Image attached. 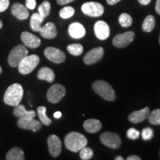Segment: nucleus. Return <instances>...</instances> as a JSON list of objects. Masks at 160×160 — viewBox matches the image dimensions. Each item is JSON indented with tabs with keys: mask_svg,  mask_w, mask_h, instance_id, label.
<instances>
[{
	"mask_svg": "<svg viewBox=\"0 0 160 160\" xmlns=\"http://www.w3.org/2000/svg\"><path fill=\"white\" fill-rule=\"evenodd\" d=\"M159 156H160V151H159Z\"/></svg>",
	"mask_w": 160,
	"mask_h": 160,
	"instance_id": "47",
	"label": "nucleus"
},
{
	"mask_svg": "<svg viewBox=\"0 0 160 160\" xmlns=\"http://www.w3.org/2000/svg\"><path fill=\"white\" fill-rule=\"evenodd\" d=\"M68 51L73 56H80L83 52V47L81 44H71L67 47Z\"/></svg>",
	"mask_w": 160,
	"mask_h": 160,
	"instance_id": "28",
	"label": "nucleus"
},
{
	"mask_svg": "<svg viewBox=\"0 0 160 160\" xmlns=\"http://www.w3.org/2000/svg\"><path fill=\"white\" fill-rule=\"evenodd\" d=\"M45 56L48 59L53 63H62L65 60V54L61 50L53 47H48L44 51Z\"/></svg>",
	"mask_w": 160,
	"mask_h": 160,
	"instance_id": "11",
	"label": "nucleus"
},
{
	"mask_svg": "<svg viewBox=\"0 0 160 160\" xmlns=\"http://www.w3.org/2000/svg\"><path fill=\"white\" fill-rule=\"evenodd\" d=\"M75 10L73 8L71 7V6H67V7L63 8L59 11V16L62 19H69V18L72 17L74 14Z\"/></svg>",
	"mask_w": 160,
	"mask_h": 160,
	"instance_id": "31",
	"label": "nucleus"
},
{
	"mask_svg": "<svg viewBox=\"0 0 160 160\" xmlns=\"http://www.w3.org/2000/svg\"><path fill=\"white\" fill-rule=\"evenodd\" d=\"M44 19L39 13H33L31 17V28L33 31H39L42 27V23L43 22Z\"/></svg>",
	"mask_w": 160,
	"mask_h": 160,
	"instance_id": "24",
	"label": "nucleus"
},
{
	"mask_svg": "<svg viewBox=\"0 0 160 160\" xmlns=\"http://www.w3.org/2000/svg\"><path fill=\"white\" fill-rule=\"evenodd\" d=\"M149 113L150 108L148 107H146L145 108L140 110V111L132 112L131 114L129 115L128 119L131 122L134 124L142 122L148 117Z\"/></svg>",
	"mask_w": 160,
	"mask_h": 160,
	"instance_id": "17",
	"label": "nucleus"
},
{
	"mask_svg": "<svg viewBox=\"0 0 160 160\" xmlns=\"http://www.w3.org/2000/svg\"><path fill=\"white\" fill-rule=\"evenodd\" d=\"M13 113L17 118H34L36 117V112L34 111H28L25 106L19 104L15 106Z\"/></svg>",
	"mask_w": 160,
	"mask_h": 160,
	"instance_id": "21",
	"label": "nucleus"
},
{
	"mask_svg": "<svg viewBox=\"0 0 160 160\" xmlns=\"http://www.w3.org/2000/svg\"><path fill=\"white\" fill-rule=\"evenodd\" d=\"M2 70L1 66H0V74H1V73H2Z\"/></svg>",
	"mask_w": 160,
	"mask_h": 160,
	"instance_id": "45",
	"label": "nucleus"
},
{
	"mask_svg": "<svg viewBox=\"0 0 160 160\" xmlns=\"http://www.w3.org/2000/svg\"><path fill=\"white\" fill-rule=\"evenodd\" d=\"M42 37L45 39H52L57 36V29L53 22H48L44 26H42L39 31Z\"/></svg>",
	"mask_w": 160,
	"mask_h": 160,
	"instance_id": "16",
	"label": "nucleus"
},
{
	"mask_svg": "<svg viewBox=\"0 0 160 160\" xmlns=\"http://www.w3.org/2000/svg\"><path fill=\"white\" fill-rule=\"evenodd\" d=\"M159 44H160V35H159Z\"/></svg>",
	"mask_w": 160,
	"mask_h": 160,
	"instance_id": "46",
	"label": "nucleus"
},
{
	"mask_svg": "<svg viewBox=\"0 0 160 160\" xmlns=\"http://www.w3.org/2000/svg\"><path fill=\"white\" fill-rule=\"evenodd\" d=\"M104 56V49L102 47H98L88 52L84 57V62L86 65H93L98 62Z\"/></svg>",
	"mask_w": 160,
	"mask_h": 160,
	"instance_id": "12",
	"label": "nucleus"
},
{
	"mask_svg": "<svg viewBox=\"0 0 160 160\" xmlns=\"http://www.w3.org/2000/svg\"><path fill=\"white\" fill-rule=\"evenodd\" d=\"M39 57L37 55H27L19 62L18 65V70L21 74H29L32 71H34V69L39 65Z\"/></svg>",
	"mask_w": 160,
	"mask_h": 160,
	"instance_id": "4",
	"label": "nucleus"
},
{
	"mask_svg": "<svg viewBox=\"0 0 160 160\" xmlns=\"http://www.w3.org/2000/svg\"><path fill=\"white\" fill-rule=\"evenodd\" d=\"M53 117H54L55 118H57V119H59V118H61V117H62V113L60 111L55 112L54 114H53Z\"/></svg>",
	"mask_w": 160,
	"mask_h": 160,
	"instance_id": "42",
	"label": "nucleus"
},
{
	"mask_svg": "<svg viewBox=\"0 0 160 160\" xmlns=\"http://www.w3.org/2000/svg\"><path fill=\"white\" fill-rule=\"evenodd\" d=\"M150 123L154 125H160V109H156L148 115Z\"/></svg>",
	"mask_w": 160,
	"mask_h": 160,
	"instance_id": "30",
	"label": "nucleus"
},
{
	"mask_svg": "<svg viewBox=\"0 0 160 160\" xmlns=\"http://www.w3.org/2000/svg\"><path fill=\"white\" fill-rule=\"evenodd\" d=\"M135 37V33L133 31H128L116 36L113 39V44L118 48H122L129 45Z\"/></svg>",
	"mask_w": 160,
	"mask_h": 160,
	"instance_id": "9",
	"label": "nucleus"
},
{
	"mask_svg": "<svg viewBox=\"0 0 160 160\" xmlns=\"http://www.w3.org/2000/svg\"><path fill=\"white\" fill-rule=\"evenodd\" d=\"M18 127L21 129L30 130L37 132L42 128V122L34 119V118H19L17 121Z\"/></svg>",
	"mask_w": 160,
	"mask_h": 160,
	"instance_id": "10",
	"label": "nucleus"
},
{
	"mask_svg": "<svg viewBox=\"0 0 160 160\" xmlns=\"http://www.w3.org/2000/svg\"><path fill=\"white\" fill-rule=\"evenodd\" d=\"M9 0H0V12H3L8 9L9 7Z\"/></svg>",
	"mask_w": 160,
	"mask_h": 160,
	"instance_id": "35",
	"label": "nucleus"
},
{
	"mask_svg": "<svg viewBox=\"0 0 160 160\" xmlns=\"http://www.w3.org/2000/svg\"><path fill=\"white\" fill-rule=\"evenodd\" d=\"M79 156L82 160L91 159L93 156V151L91 148L85 146L79 151Z\"/></svg>",
	"mask_w": 160,
	"mask_h": 160,
	"instance_id": "32",
	"label": "nucleus"
},
{
	"mask_svg": "<svg viewBox=\"0 0 160 160\" xmlns=\"http://www.w3.org/2000/svg\"><path fill=\"white\" fill-rule=\"evenodd\" d=\"M2 25H3V24H2V22L1 20H0V29H1L2 28Z\"/></svg>",
	"mask_w": 160,
	"mask_h": 160,
	"instance_id": "44",
	"label": "nucleus"
},
{
	"mask_svg": "<svg viewBox=\"0 0 160 160\" xmlns=\"http://www.w3.org/2000/svg\"><path fill=\"white\" fill-rule=\"evenodd\" d=\"M140 133L139 131H137V129L133 128H129L127 131V137L128 138L131 139H137L139 137Z\"/></svg>",
	"mask_w": 160,
	"mask_h": 160,
	"instance_id": "34",
	"label": "nucleus"
},
{
	"mask_svg": "<svg viewBox=\"0 0 160 160\" xmlns=\"http://www.w3.org/2000/svg\"><path fill=\"white\" fill-rule=\"evenodd\" d=\"M11 13L19 20L27 19L29 17L28 10L20 3H15L12 5Z\"/></svg>",
	"mask_w": 160,
	"mask_h": 160,
	"instance_id": "19",
	"label": "nucleus"
},
{
	"mask_svg": "<svg viewBox=\"0 0 160 160\" xmlns=\"http://www.w3.org/2000/svg\"><path fill=\"white\" fill-rule=\"evenodd\" d=\"M73 1H74V0H57V2L60 5H65Z\"/></svg>",
	"mask_w": 160,
	"mask_h": 160,
	"instance_id": "37",
	"label": "nucleus"
},
{
	"mask_svg": "<svg viewBox=\"0 0 160 160\" xmlns=\"http://www.w3.org/2000/svg\"><path fill=\"white\" fill-rule=\"evenodd\" d=\"M37 77L41 80H45L48 82H53L55 79V73L49 68L44 67L42 68L38 72Z\"/></svg>",
	"mask_w": 160,
	"mask_h": 160,
	"instance_id": "22",
	"label": "nucleus"
},
{
	"mask_svg": "<svg viewBox=\"0 0 160 160\" xmlns=\"http://www.w3.org/2000/svg\"><path fill=\"white\" fill-rule=\"evenodd\" d=\"M82 11L89 17H99L103 14L104 7L99 2H88L82 6Z\"/></svg>",
	"mask_w": 160,
	"mask_h": 160,
	"instance_id": "7",
	"label": "nucleus"
},
{
	"mask_svg": "<svg viewBox=\"0 0 160 160\" xmlns=\"http://www.w3.org/2000/svg\"><path fill=\"white\" fill-rule=\"evenodd\" d=\"M46 110H47V108H46L45 106H40V107L37 108V114L40 119V122L43 125H50L51 124L52 121L46 115Z\"/></svg>",
	"mask_w": 160,
	"mask_h": 160,
	"instance_id": "25",
	"label": "nucleus"
},
{
	"mask_svg": "<svg viewBox=\"0 0 160 160\" xmlns=\"http://www.w3.org/2000/svg\"><path fill=\"white\" fill-rule=\"evenodd\" d=\"M142 137L144 140H150L153 137V131L151 128H145L142 131Z\"/></svg>",
	"mask_w": 160,
	"mask_h": 160,
	"instance_id": "33",
	"label": "nucleus"
},
{
	"mask_svg": "<svg viewBox=\"0 0 160 160\" xmlns=\"http://www.w3.org/2000/svg\"><path fill=\"white\" fill-rule=\"evenodd\" d=\"M106 1H107L108 4H109V5H113L121 1V0H106Z\"/></svg>",
	"mask_w": 160,
	"mask_h": 160,
	"instance_id": "40",
	"label": "nucleus"
},
{
	"mask_svg": "<svg viewBox=\"0 0 160 160\" xmlns=\"http://www.w3.org/2000/svg\"><path fill=\"white\" fill-rule=\"evenodd\" d=\"M95 35L100 40H105L110 36V28L104 21H98L94 25Z\"/></svg>",
	"mask_w": 160,
	"mask_h": 160,
	"instance_id": "15",
	"label": "nucleus"
},
{
	"mask_svg": "<svg viewBox=\"0 0 160 160\" xmlns=\"http://www.w3.org/2000/svg\"><path fill=\"white\" fill-rule=\"evenodd\" d=\"M48 146L53 157H57L62 151V142L57 136L51 135L48 139Z\"/></svg>",
	"mask_w": 160,
	"mask_h": 160,
	"instance_id": "13",
	"label": "nucleus"
},
{
	"mask_svg": "<svg viewBox=\"0 0 160 160\" xmlns=\"http://www.w3.org/2000/svg\"><path fill=\"white\" fill-rule=\"evenodd\" d=\"M124 159L122 157H117V158H115V160H123Z\"/></svg>",
	"mask_w": 160,
	"mask_h": 160,
	"instance_id": "43",
	"label": "nucleus"
},
{
	"mask_svg": "<svg viewBox=\"0 0 160 160\" xmlns=\"http://www.w3.org/2000/svg\"><path fill=\"white\" fill-rule=\"evenodd\" d=\"M138 1H139V2L141 4V5H148L150 2H151V0H138Z\"/></svg>",
	"mask_w": 160,
	"mask_h": 160,
	"instance_id": "41",
	"label": "nucleus"
},
{
	"mask_svg": "<svg viewBox=\"0 0 160 160\" xmlns=\"http://www.w3.org/2000/svg\"><path fill=\"white\" fill-rule=\"evenodd\" d=\"M156 11L157 12L158 14L160 15V0H157V3H156Z\"/></svg>",
	"mask_w": 160,
	"mask_h": 160,
	"instance_id": "38",
	"label": "nucleus"
},
{
	"mask_svg": "<svg viewBox=\"0 0 160 160\" xmlns=\"http://www.w3.org/2000/svg\"><path fill=\"white\" fill-rule=\"evenodd\" d=\"M100 141L104 145L112 149L119 148L121 145V139L119 135L112 132H104L100 136Z\"/></svg>",
	"mask_w": 160,
	"mask_h": 160,
	"instance_id": "8",
	"label": "nucleus"
},
{
	"mask_svg": "<svg viewBox=\"0 0 160 160\" xmlns=\"http://www.w3.org/2000/svg\"><path fill=\"white\" fill-rule=\"evenodd\" d=\"M87 144L88 140L85 136L78 132H71L65 138V147L74 153L79 151Z\"/></svg>",
	"mask_w": 160,
	"mask_h": 160,
	"instance_id": "2",
	"label": "nucleus"
},
{
	"mask_svg": "<svg viewBox=\"0 0 160 160\" xmlns=\"http://www.w3.org/2000/svg\"><path fill=\"white\" fill-rule=\"evenodd\" d=\"M24 91L22 86L19 83L12 84L6 90L4 95V102L6 105L10 106H17L22 101Z\"/></svg>",
	"mask_w": 160,
	"mask_h": 160,
	"instance_id": "1",
	"label": "nucleus"
},
{
	"mask_svg": "<svg viewBox=\"0 0 160 160\" xmlns=\"http://www.w3.org/2000/svg\"><path fill=\"white\" fill-rule=\"evenodd\" d=\"M37 5L36 0H26V8L30 10H33Z\"/></svg>",
	"mask_w": 160,
	"mask_h": 160,
	"instance_id": "36",
	"label": "nucleus"
},
{
	"mask_svg": "<svg viewBox=\"0 0 160 160\" xmlns=\"http://www.w3.org/2000/svg\"><path fill=\"white\" fill-rule=\"evenodd\" d=\"M128 160H141V158L139 157H138V156H136V155H132V156H130L127 158Z\"/></svg>",
	"mask_w": 160,
	"mask_h": 160,
	"instance_id": "39",
	"label": "nucleus"
},
{
	"mask_svg": "<svg viewBox=\"0 0 160 160\" xmlns=\"http://www.w3.org/2000/svg\"><path fill=\"white\" fill-rule=\"evenodd\" d=\"M92 88L98 95L105 100L113 102L116 99L114 90L107 82L103 80H98L93 83Z\"/></svg>",
	"mask_w": 160,
	"mask_h": 160,
	"instance_id": "3",
	"label": "nucleus"
},
{
	"mask_svg": "<svg viewBox=\"0 0 160 160\" xmlns=\"http://www.w3.org/2000/svg\"><path fill=\"white\" fill-rule=\"evenodd\" d=\"M51 12V3L48 1H44L38 8V13L43 18L47 17Z\"/></svg>",
	"mask_w": 160,
	"mask_h": 160,
	"instance_id": "27",
	"label": "nucleus"
},
{
	"mask_svg": "<svg viewBox=\"0 0 160 160\" xmlns=\"http://www.w3.org/2000/svg\"><path fill=\"white\" fill-rule=\"evenodd\" d=\"M28 51L25 48V45H19L16 46L11 50L8 56V61L9 65L12 68L18 67L20 62L28 55Z\"/></svg>",
	"mask_w": 160,
	"mask_h": 160,
	"instance_id": "5",
	"label": "nucleus"
},
{
	"mask_svg": "<svg viewBox=\"0 0 160 160\" xmlns=\"http://www.w3.org/2000/svg\"><path fill=\"white\" fill-rule=\"evenodd\" d=\"M83 128L88 133H94L101 130L102 123L98 119H89L85 120V122L83 124Z\"/></svg>",
	"mask_w": 160,
	"mask_h": 160,
	"instance_id": "20",
	"label": "nucleus"
},
{
	"mask_svg": "<svg viewBox=\"0 0 160 160\" xmlns=\"http://www.w3.org/2000/svg\"><path fill=\"white\" fill-rule=\"evenodd\" d=\"M5 159L7 160H24L25 154L20 148L15 147L8 152Z\"/></svg>",
	"mask_w": 160,
	"mask_h": 160,
	"instance_id": "23",
	"label": "nucleus"
},
{
	"mask_svg": "<svg viewBox=\"0 0 160 160\" xmlns=\"http://www.w3.org/2000/svg\"><path fill=\"white\" fill-rule=\"evenodd\" d=\"M68 33L69 35L73 39H81L85 37L86 31L81 23L73 22L69 26Z\"/></svg>",
	"mask_w": 160,
	"mask_h": 160,
	"instance_id": "18",
	"label": "nucleus"
},
{
	"mask_svg": "<svg viewBox=\"0 0 160 160\" xmlns=\"http://www.w3.org/2000/svg\"><path fill=\"white\" fill-rule=\"evenodd\" d=\"M66 94V89L62 85H52L47 92V99L51 103L56 104L62 99Z\"/></svg>",
	"mask_w": 160,
	"mask_h": 160,
	"instance_id": "6",
	"label": "nucleus"
},
{
	"mask_svg": "<svg viewBox=\"0 0 160 160\" xmlns=\"http://www.w3.org/2000/svg\"><path fill=\"white\" fill-rule=\"evenodd\" d=\"M21 39L24 45L30 48H37L41 45V40L39 37L27 31L22 33Z\"/></svg>",
	"mask_w": 160,
	"mask_h": 160,
	"instance_id": "14",
	"label": "nucleus"
},
{
	"mask_svg": "<svg viewBox=\"0 0 160 160\" xmlns=\"http://www.w3.org/2000/svg\"><path fill=\"white\" fill-rule=\"evenodd\" d=\"M119 22L122 27L128 28L132 25L133 19H132V17L129 14L126 13H123L119 16Z\"/></svg>",
	"mask_w": 160,
	"mask_h": 160,
	"instance_id": "29",
	"label": "nucleus"
},
{
	"mask_svg": "<svg viewBox=\"0 0 160 160\" xmlns=\"http://www.w3.org/2000/svg\"><path fill=\"white\" fill-rule=\"evenodd\" d=\"M155 27V19L152 15H148L144 20L142 30L145 32H151Z\"/></svg>",
	"mask_w": 160,
	"mask_h": 160,
	"instance_id": "26",
	"label": "nucleus"
}]
</instances>
